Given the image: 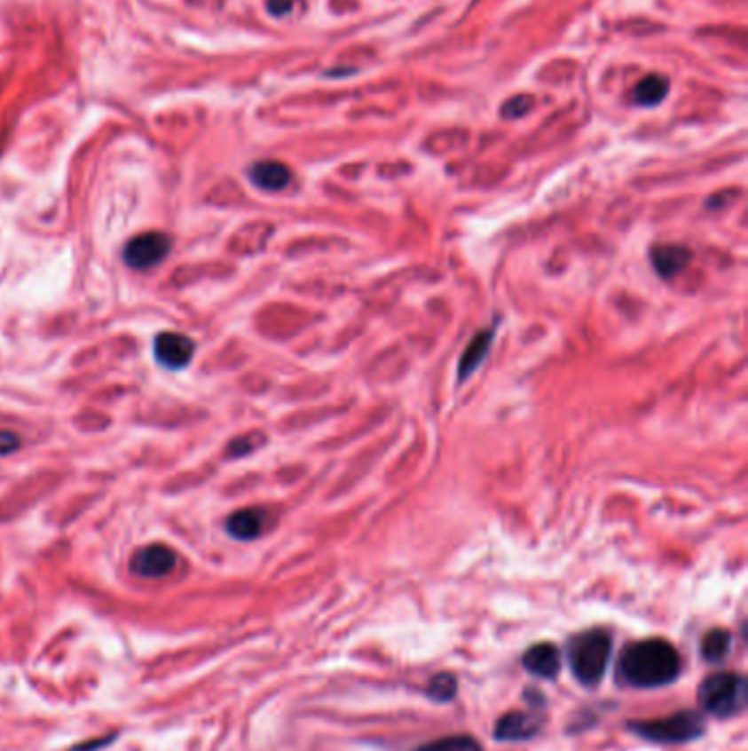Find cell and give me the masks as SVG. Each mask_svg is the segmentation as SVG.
<instances>
[{"mask_svg": "<svg viewBox=\"0 0 748 751\" xmlns=\"http://www.w3.org/2000/svg\"><path fill=\"white\" fill-rule=\"evenodd\" d=\"M681 672V657L667 639H641L619 657L617 676L632 688H658L672 684Z\"/></svg>", "mask_w": 748, "mask_h": 751, "instance_id": "obj_1", "label": "cell"}, {"mask_svg": "<svg viewBox=\"0 0 748 751\" xmlns=\"http://www.w3.org/2000/svg\"><path fill=\"white\" fill-rule=\"evenodd\" d=\"M612 639L606 630H584L571 639L569 661L579 684L597 685L603 679L610 660Z\"/></svg>", "mask_w": 748, "mask_h": 751, "instance_id": "obj_2", "label": "cell"}, {"mask_svg": "<svg viewBox=\"0 0 748 751\" xmlns=\"http://www.w3.org/2000/svg\"><path fill=\"white\" fill-rule=\"evenodd\" d=\"M700 706L718 718H728L740 712L746 701V681L736 672H713L698 690Z\"/></svg>", "mask_w": 748, "mask_h": 751, "instance_id": "obj_3", "label": "cell"}, {"mask_svg": "<svg viewBox=\"0 0 748 751\" xmlns=\"http://www.w3.org/2000/svg\"><path fill=\"white\" fill-rule=\"evenodd\" d=\"M630 730L636 731L641 739L652 740V743L676 745L700 739L705 731V721L700 714L685 709V712L672 714V716L658 718V721L630 723Z\"/></svg>", "mask_w": 748, "mask_h": 751, "instance_id": "obj_4", "label": "cell"}, {"mask_svg": "<svg viewBox=\"0 0 748 751\" xmlns=\"http://www.w3.org/2000/svg\"><path fill=\"white\" fill-rule=\"evenodd\" d=\"M171 249V240L167 238L165 233H156V231H150V233L137 235L128 242L125 247V262H128L130 268H137V271H147V268H154L156 264H161L162 259L167 257Z\"/></svg>", "mask_w": 748, "mask_h": 751, "instance_id": "obj_5", "label": "cell"}, {"mask_svg": "<svg viewBox=\"0 0 748 751\" xmlns=\"http://www.w3.org/2000/svg\"><path fill=\"white\" fill-rule=\"evenodd\" d=\"M176 554L165 545H147L132 556V572L143 578H162L176 567Z\"/></svg>", "mask_w": 748, "mask_h": 751, "instance_id": "obj_6", "label": "cell"}, {"mask_svg": "<svg viewBox=\"0 0 748 751\" xmlns=\"http://www.w3.org/2000/svg\"><path fill=\"white\" fill-rule=\"evenodd\" d=\"M193 352H196V345L189 336L176 332H165L161 336H156L154 343V354L156 360L161 365H165L167 369H180L192 360Z\"/></svg>", "mask_w": 748, "mask_h": 751, "instance_id": "obj_7", "label": "cell"}, {"mask_svg": "<svg viewBox=\"0 0 748 751\" xmlns=\"http://www.w3.org/2000/svg\"><path fill=\"white\" fill-rule=\"evenodd\" d=\"M540 730V721L531 714L523 712H509L500 716L496 723L494 736L499 740H508V743H518V740H529L538 734Z\"/></svg>", "mask_w": 748, "mask_h": 751, "instance_id": "obj_8", "label": "cell"}, {"mask_svg": "<svg viewBox=\"0 0 748 751\" xmlns=\"http://www.w3.org/2000/svg\"><path fill=\"white\" fill-rule=\"evenodd\" d=\"M560 651L549 642L533 644L527 652L523 655V666L524 670H529L531 675L540 676V679H553L560 672Z\"/></svg>", "mask_w": 748, "mask_h": 751, "instance_id": "obj_9", "label": "cell"}, {"mask_svg": "<svg viewBox=\"0 0 748 751\" xmlns=\"http://www.w3.org/2000/svg\"><path fill=\"white\" fill-rule=\"evenodd\" d=\"M264 527H266V512L259 508L240 510V512H235L233 517L229 518V523H226L229 534L240 541L257 539L264 532Z\"/></svg>", "mask_w": 748, "mask_h": 751, "instance_id": "obj_10", "label": "cell"}, {"mask_svg": "<svg viewBox=\"0 0 748 751\" xmlns=\"http://www.w3.org/2000/svg\"><path fill=\"white\" fill-rule=\"evenodd\" d=\"M691 262L689 249L678 247V244H663V247H657L652 250V264L657 268V273L665 280L678 275L687 264Z\"/></svg>", "mask_w": 748, "mask_h": 751, "instance_id": "obj_11", "label": "cell"}, {"mask_svg": "<svg viewBox=\"0 0 748 751\" xmlns=\"http://www.w3.org/2000/svg\"><path fill=\"white\" fill-rule=\"evenodd\" d=\"M250 180L257 185L259 189L266 192H279V189L287 187L290 183V170L279 161H262L250 167Z\"/></svg>", "mask_w": 748, "mask_h": 751, "instance_id": "obj_12", "label": "cell"}, {"mask_svg": "<svg viewBox=\"0 0 748 751\" xmlns=\"http://www.w3.org/2000/svg\"><path fill=\"white\" fill-rule=\"evenodd\" d=\"M670 91V82L661 75H650L643 82H639L634 91V101L641 106H657L665 99Z\"/></svg>", "mask_w": 748, "mask_h": 751, "instance_id": "obj_13", "label": "cell"}, {"mask_svg": "<svg viewBox=\"0 0 748 751\" xmlns=\"http://www.w3.org/2000/svg\"><path fill=\"white\" fill-rule=\"evenodd\" d=\"M490 345H492V332L478 334V336L474 338L470 345H468V350L463 352V356H461V365H459V376H461V378L470 376L474 369H476L478 365L483 363V359H485Z\"/></svg>", "mask_w": 748, "mask_h": 751, "instance_id": "obj_14", "label": "cell"}, {"mask_svg": "<svg viewBox=\"0 0 748 751\" xmlns=\"http://www.w3.org/2000/svg\"><path fill=\"white\" fill-rule=\"evenodd\" d=\"M731 651V635L722 628L709 630L703 639V657L709 664H718Z\"/></svg>", "mask_w": 748, "mask_h": 751, "instance_id": "obj_15", "label": "cell"}, {"mask_svg": "<svg viewBox=\"0 0 748 751\" xmlns=\"http://www.w3.org/2000/svg\"><path fill=\"white\" fill-rule=\"evenodd\" d=\"M415 751H483L481 743L472 736L459 734V736H445V739L430 740V743L421 745Z\"/></svg>", "mask_w": 748, "mask_h": 751, "instance_id": "obj_16", "label": "cell"}, {"mask_svg": "<svg viewBox=\"0 0 748 751\" xmlns=\"http://www.w3.org/2000/svg\"><path fill=\"white\" fill-rule=\"evenodd\" d=\"M457 694V679L450 672H439L430 679L429 684V697L435 699V701L445 703Z\"/></svg>", "mask_w": 748, "mask_h": 751, "instance_id": "obj_17", "label": "cell"}, {"mask_svg": "<svg viewBox=\"0 0 748 751\" xmlns=\"http://www.w3.org/2000/svg\"><path fill=\"white\" fill-rule=\"evenodd\" d=\"M533 106V99L529 95H520V97H512V99L508 101V104L500 108V115L508 119H516L520 117V115H527L529 110H531Z\"/></svg>", "mask_w": 748, "mask_h": 751, "instance_id": "obj_18", "label": "cell"}, {"mask_svg": "<svg viewBox=\"0 0 748 751\" xmlns=\"http://www.w3.org/2000/svg\"><path fill=\"white\" fill-rule=\"evenodd\" d=\"M18 447H20V439H18L16 435L7 433V431L0 433V455H9V453L16 451Z\"/></svg>", "mask_w": 748, "mask_h": 751, "instance_id": "obj_19", "label": "cell"}, {"mask_svg": "<svg viewBox=\"0 0 748 751\" xmlns=\"http://www.w3.org/2000/svg\"><path fill=\"white\" fill-rule=\"evenodd\" d=\"M292 3H295V0H268L266 4H268V12H271L272 16L281 18V16H286L287 12H290Z\"/></svg>", "mask_w": 748, "mask_h": 751, "instance_id": "obj_20", "label": "cell"}]
</instances>
